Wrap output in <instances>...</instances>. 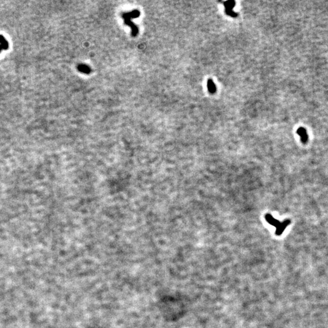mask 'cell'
<instances>
[{
    "label": "cell",
    "mask_w": 328,
    "mask_h": 328,
    "mask_svg": "<svg viewBox=\"0 0 328 328\" xmlns=\"http://www.w3.org/2000/svg\"><path fill=\"white\" fill-rule=\"evenodd\" d=\"M207 87H208V91H210V93L212 94H213L216 92V85L215 84L213 83V80H211V79H209L207 82Z\"/></svg>",
    "instance_id": "cell-4"
},
{
    "label": "cell",
    "mask_w": 328,
    "mask_h": 328,
    "mask_svg": "<svg viewBox=\"0 0 328 328\" xmlns=\"http://www.w3.org/2000/svg\"><path fill=\"white\" fill-rule=\"evenodd\" d=\"M265 218H266V220L267 221V222H268L271 225H272V226H273L274 227H276V228L281 223L278 220H277L276 219H275L270 214H266V216H265Z\"/></svg>",
    "instance_id": "cell-3"
},
{
    "label": "cell",
    "mask_w": 328,
    "mask_h": 328,
    "mask_svg": "<svg viewBox=\"0 0 328 328\" xmlns=\"http://www.w3.org/2000/svg\"><path fill=\"white\" fill-rule=\"evenodd\" d=\"M297 134L300 136L301 141L303 143H306L308 141V135L306 130L304 128H299L297 130Z\"/></svg>",
    "instance_id": "cell-1"
},
{
    "label": "cell",
    "mask_w": 328,
    "mask_h": 328,
    "mask_svg": "<svg viewBox=\"0 0 328 328\" xmlns=\"http://www.w3.org/2000/svg\"><path fill=\"white\" fill-rule=\"evenodd\" d=\"M235 2L234 1H228L224 2L226 9H232L234 7Z\"/></svg>",
    "instance_id": "cell-5"
},
{
    "label": "cell",
    "mask_w": 328,
    "mask_h": 328,
    "mask_svg": "<svg viewBox=\"0 0 328 328\" xmlns=\"http://www.w3.org/2000/svg\"><path fill=\"white\" fill-rule=\"evenodd\" d=\"M226 12L227 15L232 16L233 17H235L237 16V13H234V12L232 10V9H226Z\"/></svg>",
    "instance_id": "cell-7"
},
{
    "label": "cell",
    "mask_w": 328,
    "mask_h": 328,
    "mask_svg": "<svg viewBox=\"0 0 328 328\" xmlns=\"http://www.w3.org/2000/svg\"><path fill=\"white\" fill-rule=\"evenodd\" d=\"M290 223V220H286L284 221L283 223H281L280 224V225L277 227V229H276V232H275V234L277 235H281L284 230H285V229L286 228V227L289 225V224Z\"/></svg>",
    "instance_id": "cell-2"
},
{
    "label": "cell",
    "mask_w": 328,
    "mask_h": 328,
    "mask_svg": "<svg viewBox=\"0 0 328 328\" xmlns=\"http://www.w3.org/2000/svg\"><path fill=\"white\" fill-rule=\"evenodd\" d=\"M9 48V43L5 39L1 43H0V52L2 50H7Z\"/></svg>",
    "instance_id": "cell-6"
}]
</instances>
